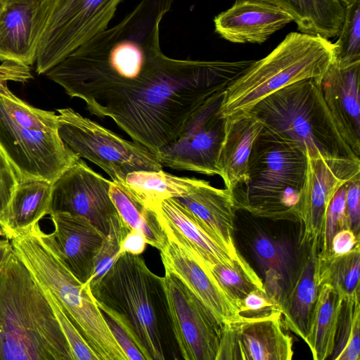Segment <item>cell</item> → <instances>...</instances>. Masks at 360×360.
Listing matches in <instances>:
<instances>
[{
  "instance_id": "8992f818",
  "label": "cell",
  "mask_w": 360,
  "mask_h": 360,
  "mask_svg": "<svg viewBox=\"0 0 360 360\" xmlns=\"http://www.w3.org/2000/svg\"><path fill=\"white\" fill-rule=\"evenodd\" d=\"M14 253L61 304L98 360H127L97 306L89 285L67 266L55 237L38 223L10 239Z\"/></svg>"
},
{
  "instance_id": "9a60e30c",
  "label": "cell",
  "mask_w": 360,
  "mask_h": 360,
  "mask_svg": "<svg viewBox=\"0 0 360 360\" xmlns=\"http://www.w3.org/2000/svg\"><path fill=\"white\" fill-rule=\"evenodd\" d=\"M307 167L298 204L300 224L299 244L302 247L320 240L328 205L344 184L360 176V159L311 158L306 155Z\"/></svg>"
},
{
  "instance_id": "277c9868",
  "label": "cell",
  "mask_w": 360,
  "mask_h": 360,
  "mask_svg": "<svg viewBox=\"0 0 360 360\" xmlns=\"http://www.w3.org/2000/svg\"><path fill=\"white\" fill-rule=\"evenodd\" d=\"M30 77L27 65L10 60L0 65V148L19 181L40 179L53 182L79 158L60 138L55 112L30 105L8 86L9 81Z\"/></svg>"
},
{
  "instance_id": "bcb514c9",
  "label": "cell",
  "mask_w": 360,
  "mask_h": 360,
  "mask_svg": "<svg viewBox=\"0 0 360 360\" xmlns=\"http://www.w3.org/2000/svg\"><path fill=\"white\" fill-rule=\"evenodd\" d=\"M353 0H340L342 4L345 7L348 6Z\"/></svg>"
},
{
  "instance_id": "ee69618b",
  "label": "cell",
  "mask_w": 360,
  "mask_h": 360,
  "mask_svg": "<svg viewBox=\"0 0 360 360\" xmlns=\"http://www.w3.org/2000/svg\"><path fill=\"white\" fill-rule=\"evenodd\" d=\"M144 235L135 229H130L120 243L119 255L127 252L139 255L142 253L146 245Z\"/></svg>"
},
{
  "instance_id": "7c38bea8",
  "label": "cell",
  "mask_w": 360,
  "mask_h": 360,
  "mask_svg": "<svg viewBox=\"0 0 360 360\" xmlns=\"http://www.w3.org/2000/svg\"><path fill=\"white\" fill-rule=\"evenodd\" d=\"M224 91L207 99L188 118L179 136L155 154L163 166L202 174L219 175L217 158L225 118L220 106Z\"/></svg>"
},
{
  "instance_id": "1f68e13d",
  "label": "cell",
  "mask_w": 360,
  "mask_h": 360,
  "mask_svg": "<svg viewBox=\"0 0 360 360\" xmlns=\"http://www.w3.org/2000/svg\"><path fill=\"white\" fill-rule=\"evenodd\" d=\"M360 290L342 297L332 360H359L360 354Z\"/></svg>"
},
{
  "instance_id": "f6af8a7d",
  "label": "cell",
  "mask_w": 360,
  "mask_h": 360,
  "mask_svg": "<svg viewBox=\"0 0 360 360\" xmlns=\"http://www.w3.org/2000/svg\"><path fill=\"white\" fill-rule=\"evenodd\" d=\"M13 254V249L10 240H0V271L7 264Z\"/></svg>"
},
{
  "instance_id": "7402d4cb",
  "label": "cell",
  "mask_w": 360,
  "mask_h": 360,
  "mask_svg": "<svg viewBox=\"0 0 360 360\" xmlns=\"http://www.w3.org/2000/svg\"><path fill=\"white\" fill-rule=\"evenodd\" d=\"M50 215L53 234L67 266L79 281L86 284L106 236L83 217L63 212Z\"/></svg>"
},
{
  "instance_id": "d4e9b609",
  "label": "cell",
  "mask_w": 360,
  "mask_h": 360,
  "mask_svg": "<svg viewBox=\"0 0 360 360\" xmlns=\"http://www.w3.org/2000/svg\"><path fill=\"white\" fill-rule=\"evenodd\" d=\"M158 212L167 236L196 253L207 265L234 266L245 260L233 256L174 198L165 200Z\"/></svg>"
},
{
  "instance_id": "ab89813d",
  "label": "cell",
  "mask_w": 360,
  "mask_h": 360,
  "mask_svg": "<svg viewBox=\"0 0 360 360\" xmlns=\"http://www.w3.org/2000/svg\"><path fill=\"white\" fill-rule=\"evenodd\" d=\"M18 182L19 179L13 167L0 148V224L6 217Z\"/></svg>"
},
{
  "instance_id": "7bdbcfd3",
  "label": "cell",
  "mask_w": 360,
  "mask_h": 360,
  "mask_svg": "<svg viewBox=\"0 0 360 360\" xmlns=\"http://www.w3.org/2000/svg\"><path fill=\"white\" fill-rule=\"evenodd\" d=\"M359 248H360L359 237L356 236L349 228L343 229L338 231L333 237L327 257L344 255Z\"/></svg>"
},
{
  "instance_id": "44dd1931",
  "label": "cell",
  "mask_w": 360,
  "mask_h": 360,
  "mask_svg": "<svg viewBox=\"0 0 360 360\" xmlns=\"http://www.w3.org/2000/svg\"><path fill=\"white\" fill-rule=\"evenodd\" d=\"M300 248L303 253L278 302L284 326L305 341L319 290L316 263L321 241L313 240Z\"/></svg>"
},
{
  "instance_id": "74e56055",
  "label": "cell",
  "mask_w": 360,
  "mask_h": 360,
  "mask_svg": "<svg viewBox=\"0 0 360 360\" xmlns=\"http://www.w3.org/2000/svg\"><path fill=\"white\" fill-rule=\"evenodd\" d=\"M239 317L256 319L281 313L276 298L266 290L256 289L237 304Z\"/></svg>"
},
{
  "instance_id": "60d3db41",
  "label": "cell",
  "mask_w": 360,
  "mask_h": 360,
  "mask_svg": "<svg viewBox=\"0 0 360 360\" xmlns=\"http://www.w3.org/2000/svg\"><path fill=\"white\" fill-rule=\"evenodd\" d=\"M345 206L348 228L359 237L360 176L347 182Z\"/></svg>"
},
{
  "instance_id": "836d02e7",
  "label": "cell",
  "mask_w": 360,
  "mask_h": 360,
  "mask_svg": "<svg viewBox=\"0 0 360 360\" xmlns=\"http://www.w3.org/2000/svg\"><path fill=\"white\" fill-rule=\"evenodd\" d=\"M207 266L236 304L256 289L266 290L262 281L246 260L236 262L234 266L222 264Z\"/></svg>"
},
{
  "instance_id": "3957f363",
  "label": "cell",
  "mask_w": 360,
  "mask_h": 360,
  "mask_svg": "<svg viewBox=\"0 0 360 360\" xmlns=\"http://www.w3.org/2000/svg\"><path fill=\"white\" fill-rule=\"evenodd\" d=\"M89 286L99 309L122 327L145 360L180 358L164 277L152 272L141 257L120 254Z\"/></svg>"
},
{
  "instance_id": "7a4b0ae2",
  "label": "cell",
  "mask_w": 360,
  "mask_h": 360,
  "mask_svg": "<svg viewBox=\"0 0 360 360\" xmlns=\"http://www.w3.org/2000/svg\"><path fill=\"white\" fill-rule=\"evenodd\" d=\"M252 61L175 59L152 82L133 92L109 117L133 141L156 154L179 136L200 105L224 91Z\"/></svg>"
},
{
  "instance_id": "4dcf8cb0",
  "label": "cell",
  "mask_w": 360,
  "mask_h": 360,
  "mask_svg": "<svg viewBox=\"0 0 360 360\" xmlns=\"http://www.w3.org/2000/svg\"><path fill=\"white\" fill-rule=\"evenodd\" d=\"M252 247L255 257L264 271L265 289L270 287L266 290L278 300L281 293V283L285 288L295 268L288 245L265 233H258L252 240Z\"/></svg>"
},
{
  "instance_id": "d590c367",
  "label": "cell",
  "mask_w": 360,
  "mask_h": 360,
  "mask_svg": "<svg viewBox=\"0 0 360 360\" xmlns=\"http://www.w3.org/2000/svg\"><path fill=\"white\" fill-rule=\"evenodd\" d=\"M42 287V286H41ZM68 343L73 360H98L58 300L42 287Z\"/></svg>"
},
{
  "instance_id": "f1b7e54d",
  "label": "cell",
  "mask_w": 360,
  "mask_h": 360,
  "mask_svg": "<svg viewBox=\"0 0 360 360\" xmlns=\"http://www.w3.org/2000/svg\"><path fill=\"white\" fill-rule=\"evenodd\" d=\"M342 297L328 284L319 286L305 342L314 360H325L333 352Z\"/></svg>"
},
{
  "instance_id": "4316f807",
  "label": "cell",
  "mask_w": 360,
  "mask_h": 360,
  "mask_svg": "<svg viewBox=\"0 0 360 360\" xmlns=\"http://www.w3.org/2000/svg\"><path fill=\"white\" fill-rule=\"evenodd\" d=\"M277 6L291 15L302 33L328 39L339 35L345 7L340 0H253Z\"/></svg>"
},
{
  "instance_id": "ba28073f",
  "label": "cell",
  "mask_w": 360,
  "mask_h": 360,
  "mask_svg": "<svg viewBox=\"0 0 360 360\" xmlns=\"http://www.w3.org/2000/svg\"><path fill=\"white\" fill-rule=\"evenodd\" d=\"M335 60V46L320 35L290 32L266 56L251 65L224 91L221 117L250 111L276 91L308 79H320Z\"/></svg>"
},
{
  "instance_id": "5bb4252c",
  "label": "cell",
  "mask_w": 360,
  "mask_h": 360,
  "mask_svg": "<svg viewBox=\"0 0 360 360\" xmlns=\"http://www.w3.org/2000/svg\"><path fill=\"white\" fill-rule=\"evenodd\" d=\"M164 267L169 312L181 356L216 360L222 326L181 278Z\"/></svg>"
},
{
  "instance_id": "83f0119b",
  "label": "cell",
  "mask_w": 360,
  "mask_h": 360,
  "mask_svg": "<svg viewBox=\"0 0 360 360\" xmlns=\"http://www.w3.org/2000/svg\"><path fill=\"white\" fill-rule=\"evenodd\" d=\"M200 181L177 176L162 169L139 170L129 173L122 185L143 206L158 212L165 200L185 195Z\"/></svg>"
},
{
  "instance_id": "52a82bcc",
  "label": "cell",
  "mask_w": 360,
  "mask_h": 360,
  "mask_svg": "<svg viewBox=\"0 0 360 360\" xmlns=\"http://www.w3.org/2000/svg\"><path fill=\"white\" fill-rule=\"evenodd\" d=\"M250 110L264 129L311 158L359 159L340 135L315 79L285 86Z\"/></svg>"
},
{
  "instance_id": "8fae6325",
  "label": "cell",
  "mask_w": 360,
  "mask_h": 360,
  "mask_svg": "<svg viewBox=\"0 0 360 360\" xmlns=\"http://www.w3.org/2000/svg\"><path fill=\"white\" fill-rule=\"evenodd\" d=\"M122 0H54L36 59L44 74L106 30Z\"/></svg>"
},
{
  "instance_id": "30bf717a",
  "label": "cell",
  "mask_w": 360,
  "mask_h": 360,
  "mask_svg": "<svg viewBox=\"0 0 360 360\" xmlns=\"http://www.w3.org/2000/svg\"><path fill=\"white\" fill-rule=\"evenodd\" d=\"M58 112L63 141L79 158L101 167L112 181L122 184L130 172L162 169L156 155L142 144L124 139L70 108Z\"/></svg>"
},
{
  "instance_id": "484cf974",
  "label": "cell",
  "mask_w": 360,
  "mask_h": 360,
  "mask_svg": "<svg viewBox=\"0 0 360 360\" xmlns=\"http://www.w3.org/2000/svg\"><path fill=\"white\" fill-rule=\"evenodd\" d=\"M52 184L47 180L28 179L20 181L11 198L1 234L7 239L38 223L51 212Z\"/></svg>"
},
{
  "instance_id": "d6a6232c",
  "label": "cell",
  "mask_w": 360,
  "mask_h": 360,
  "mask_svg": "<svg viewBox=\"0 0 360 360\" xmlns=\"http://www.w3.org/2000/svg\"><path fill=\"white\" fill-rule=\"evenodd\" d=\"M316 275L319 286L328 284L341 297L350 295L360 290V248L338 257L318 256Z\"/></svg>"
},
{
  "instance_id": "b9f144b4",
  "label": "cell",
  "mask_w": 360,
  "mask_h": 360,
  "mask_svg": "<svg viewBox=\"0 0 360 360\" xmlns=\"http://www.w3.org/2000/svg\"><path fill=\"white\" fill-rule=\"evenodd\" d=\"M103 314L108 327L124 351L127 360H145L141 351L122 327L112 317L103 312Z\"/></svg>"
},
{
  "instance_id": "603a6c76",
  "label": "cell",
  "mask_w": 360,
  "mask_h": 360,
  "mask_svg": "<svg viewBox=\"0 0 360 360\" xmlns=\"http://www.w3.org/2000/svg\"><path fill=\"white\" fill-rule=\"evenodd\" d=\"M174 198L233 256H242L233 240L236 208L231 191L201 179L187 193Z\"/></svg>"
},
{
  "instance_id": "6da1fadb",
  "label": "cell",
  "mask_w": 360,
  "mask_h": 360,
  "mask_svg": "<svg viewBox=\"0 0 360 360\" xmlns=\"http://www.w3.org/2000/svg\"><path fill=\"white\" fill-rule=\"evenodd\" d=\"M174 0H141L116 25L76 49L45 74L91 113L110 115L174 61L160 45V25Z\"/></svg>"
},
{
  "instance_id": "ffe728a7",
  "label": "cell",
  "mask_w": 360,
  "mask_h": 360,
  "mask_svg": "<svg viewBox=\"0 0 360 360\" xmlns=\"http://www.w3.org/2000/svg\"><path fill=\"white\" fill-rule=\"evenodd\" d=\"M292 21L291 15L283 8L253 0H236L214 18L215 32L236 44H262Z\"/></svg>"
},
{
  "instance_id": "ac0fdd59",
  "label": "cell",
  "mask_w": 360,
  "mask_h": 360,
  "mask_svg": "<svg viewBox=\"0 0 360 360\" xmlns=\"http://www.w3.org/2000/svg\"><path fill=\"white\" fill-rule=\"evenodd\" d=\"M167 238V245L160 250L163 265L181 278L221 326L238 319L236 302L221 288L202 258Z\"/></svg>"
},
{
  "instance_id": "9c48e42d",
  "label": "cell",
  "mask_w": 360,
  "mask_h": 360,
  "mask_svg": "<svg viewBox=\"0 0 360 360\" xmlns=\"http://www.w3.org/2000/svg\"><path fill=\"white\" fill-rule=\"evenodd\" d=\"M306 155L262 128L253 143L246 181L231 193L236 210L298 222Z\"/></svg>"
},
{
  "instance_id": "f546056e",
  "label": "cell",
  "mask_w": 360,
  "mask_h": 360,
  "mask_svg": "<svg viewBox=\"0 0 360 360\" xmlns=\"http://www.w3.org/2000/svg\"><path fill=\"white\" fill-rule=\"evenodd\" d=\"M110 195L126 227L141 231L146 243L160 251L165 247L168 238L158 212L138 202L120 184L112 181Z\"/></svg>"
},
{
  "instance_id": "4fadbf2b",
  "label": "cell",
  "mask_w": 360,
  "mask_h": 360,
  "mask_svg": "<svg viewBox=\"0 0 360 360\" xmlns=\"http://www.w3.org/2000/svg\"><path fill=\"white\" fill-rule=\"evenodd\" d=\"M111 183L78 158L53 182L51 214L83 217L105 236L127 228L110 198Z\"/></svg>"
},
{
  "instance_id": "7dc6e473",
  "label": "cell",
  "mask_w": 360,
  "mask_h": 360,
  "mask_svg": "<svg viewBox=\"0 0 360 360\" xmlns=\"http://www.w3.org/2000/svg\"><path fill=\"white\" fill-rule=\"evenodd\" d=\"M5 1H6V0H0V11H1V8H3V6L5 4Z\"/></svg>"
},
{
  "instance_id": "e575fe53",
  "label": "cell",
  "mask_w": 360,
  "mask_h": 360,
  "mask_svg": "<svg viewBox=\"0 0 360 360\" xmlns=\"http://www.w3.org/2000/svg\"><path fill=\"white\" fill-rule=\"evenodd\" d=\"M335 46V60L348 65L360 60V0L345 6V18Z\"/></svg>"
},
{
  "instance_id": "cb8c5ba5",
  "label": "cell",
  "mask_w": 360,
  "mask_h": 360,
  "mask_svg": "<svg viewBox=\"0 0 360 360\" xmlns=\"http://www.w3.org/2000/svg\"><path fill=\"white\" fill-rule=\"evenodd\" d=\"M262 128L251 110L225 117L217 166L226 188L231 192L247 179L252 148Z\"/></svg>"
},
{
  "instance_id": "f35d334b",
  "label": "cell",
  "mask_w": 360,
  "mask_h": 360,
  "mask_svg": "<svg viewBox=\"0 0 360 360\" xmlns=\"http://www.w3.org/2000/svg\"><path fill=\"white\" fill-rule=\"evenodd\" d=\"M129 230L127 228L122 230H115L106 236L96 259L93 274L88 283L84 285H89L108 270L119 255L120 243Z\"/></svg>"
},
{
  "instance_id": "8d00e7d4",
  "label": "cell",
  "mask_w": 360,
  "mask_h": 360,
  "mask_svg": "<svg viewBox=\"0 0 360 360\" xmlns=\"http://www.w3.org/2000/svg\"><path fill=\"white\" fill-rule=\"evenodd\" d=\"M346 189L347 182L335 192L327 208L321 248L318 254L320 257H326L328 255L330 243L334 235L338 231L348 228L345 206Z\"/></svg>"
},
{
  "instance_id": "d6986e66",
  "label": "cell",
  "mask_w": 360,
  "mask_h": 360,
  "mask_svg": "<svg viewBox=\"0 0 360 360\" xmlns=\"http://www.w3.org/2000/svg\"><path fill=\"white\" fill-rule=\"evenodd\" d=\"M360 60L348 65L334 62L316 80L339 132L354 154L360 155Z\"/></svg>"
},
{
  "instance_id": "2e32d148",
  "label": "cell",
  "mask_w": 360,
  "mask_h": 360,
  "mask_svg": "<svg viewBox=\"0 0 360 360\" xmlns=\"http://www.w3.org/2000/svg\"><path fill=\"white\" fill-rule=\"evenodd\" d=\"M293 340L281 313L238 319L222 326L216 360H291Z\"/></svg>"
},
{
  "instance_id": "e0dca14e",
  "label": "cell",
  "mask_w": 360,
  "mask_h": 360,
  "mask_svg": "<svg viewBox=\"0 0 360 360\" xmlns=\"http://www.w3.org/2000/svg\"><path fill=\"white\" fill-rule=\"evenodd\" d=\"M53 1L6 0L0 11L1 61L36 63Z\"/></svg>"
},
{
  "instance_id": "5b68a950",
  "label": "cell",
  "mask_w": 360,
  "mask_h": 360,
  "mask_svg": "<svg viewBox=\"0 0 360 360\" xmlns=\"http://www.w3.org/2000/svg\"><path fill=\"white\" fill-rule=\"evenodd\" d=\"M73 360L47 296L13 254L0 271V360Z\"/></svg>"
}]
</instances>
